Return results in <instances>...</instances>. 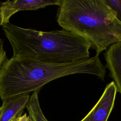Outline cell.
Masks as SVG:
<instances>
[{"label": "cell", "mask_w": 121, "mask_h": 121, "mask_svg": "<svg viewBox=\"0 0 121 121\" xmlns=\"http://www.w3.org/2000/svg\"><path fill=\"white\" fill-rule=\"evenodd\" d=\"M106 67L98 55L67 64L43 62L13 56L0 69V97L2 101L40 89L58 78L75 74H88L104 80Z\"/></svg>", "instance_id": "6da1fadb"}, {"label": "cell", "mask_w": 121, "mask_h": 121, "mask_svg": "<svg viewBox=\"0 0 121 121\" xmlns=\"http://www.w3.org/2000/svg\"><path fill=\"white\" fill-rule=\"evenodd\" d=\"M14 57L43 62L67 64L89 58L91 43L70 31L43 32L24 28L8 22L2 26Z\"/></svg>", "instance_id": "7a4b0ae2"}, {"label": "cell", "mask_w": 121, "mask_h": 121, "mask_svg": "<svg viewBox=\"0 0 121 121\" xmlns=\"http://www.w3.org/2000/svg\"><path fill=\"white\" fill-rule=\"evenodd\" d=\"M59 6L58 24L87 40L96 55L121 42V22L104 0H61Z\"/></svg>", "instance_id": "3957f363"}, {"label": "cell", "mask_w": 121, "mask_h": 121, "mask_svg": "<svg viewBox=\"0 0 121 121\" xmlns=\"http://www.w3.org/2000/svg\"><path fill=\"white\" fill-rule=\"evenodd\" d=\"M61 0H8L0 4V25L9 22L11 17L24 10H36L49 5L59 6Z\"/></svg>", "instance_id": "277c9868"}, {"label": "cell", "mask_w": 121, "mask_h": 121, "mask_svg": "<svg viewBox=\"0 0 121 121\" xmlns=\"http://www.w3.org/2000/svg\"><path fill=\"white\" fill-rule=\"evenodd\" d=\"M117 92L113 81L107 84L98 101L81 121H107L114 104Z\"/></svg>", "instance_id": "5b68a950"}, {"label": "cell", "mask_w": 121, "mask_h": 121, "mask_svg": "<svg viewBox=\"0 0 121 121\" xmlns=\"http://www.w3.org/2000/svg\"><path fill=\"white\" fill-rule=\"evenodd\" d=\"M30 97L29 94H23L3 101L1 106L0 121H11L23 115Z\"/></svg>", "instance_id": "8992f818"}, {"label": "cell", "mask_w": 121, "mask_h": 121, "mask_svg": "<svg viewBox=\"0 0 121 121\" xmlns=\"http://www.w3.org/2000/svg\"><path fill=\"white\" fill-rule=\"evenodd\" d=\"M106 68L110 71L109 76L113 80L117 92L121 95V51L115 53L107 60Z\"/></svg>", "instance_id": "52a82bcc"}, {"label": "cell", "mask_w": 121, "mask_h": 121, "mask_svg": "<svg viewBox=\"0 0 121 121\" xmlns=\"http://www.w3.org/2000/svg\"><path fill=\"white\" fill-rule=\"evenodd\" d=\"M39 90H36L33 92L26 105L28 116L32 121H48L44 115L39 104Z\"/></svg>", "instance_id": "ba28073f"}, {"label": "cell", "mask_w": 121, "mask_h": 121, "mask_svg": "<svg viewBox=\"0 0 121 121\" xmlns=\"http://www.w3.org/2000/svg\"><path fill=\"white\" fill-rule=\"evenodd\" d=\"M104 1L114 11L117 18L121 22V0H104Z\"/></svg>", "instance_id": "9c48e42d"}, {"label": "cell", "mask_w": 121, "mask_h": 121, "mask_svg": "<svg viewBox=\"0 0 121 121\" xmlns=\"http://www.w3.org/2000/svg\"><path fill=\"white\" fill-rule=\"evenodd\" d=\"M7 59L6 52L4 48V42L0 38V69Z\"/></svg>", "instance_id": "30bf717a"}, {"label": "cell", "mask_w": 121, "mask_h": 121, "mask_svg": "<svg viewBox=\"0 0 121 121\" xmlns=\"http://www.w3.org/2000/svg\"><path fill=\"white\" fill-rule=\"evenodd\" d=\"M17 121H31V119L28 115L25 113L19 117Z\"/></svg>", "instance_id": "8fae6325"}, {"label": "cell", "mask_w": 121, "mask_h": 121, "mask_svg": "<svg viewBox=\"0 0 121 121\" xmlns=\"http://www.w3.org/2000/svg\"><path fill=\"white\" fill-rule=\"evenodd\" d=\"M18 117H17V118H14V119H13V120H12L11 121H17V120H18Z\"/></svg>", "instance_id": "7c38bea8"}, {"label": "cell", "mask_w": 121, "mask_h": 121, "mask_svg": "<svg viewBox=\"0 0 121 121\" xmlns=\"http://www.w3.org/2000/svg\"><path fill=\"white\" fill-rule=\"evenodd\" d=\"M0 112H1V107H0Z\"/></svg>", "instance_id": "4fadbf2b"}, {"label": "cell", "mask_w": 121, "mask_h": 121, "mask_svg": "<svg viewBox=\"0 0 121 121\" xmlns=\"http://www.w3.org/2000/svg\"></svg>", "instance_id": "5bb4252c"}]
</instances>
